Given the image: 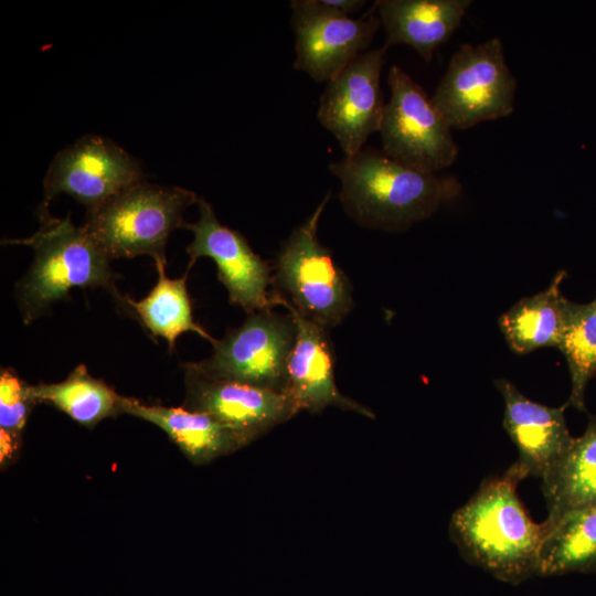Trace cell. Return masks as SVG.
Wrapping results in <instances>:
<instances>
[{"label": "cell", "mask_w": 596, "mask_h": 596, "mask_svg": "<svg viewBox=\"0 0 596 596\" xmlns=\"http://www.w3.org/2000/svg\"><path fill=\"white\" fill-rule=\"evenodd\" d=\"M329 170L340 181L339 198L349 216L386 232L406 231L462 192L456 177L413 169L375 148L344 156Z\"/></svg>", "instance_id": "6da1fadb"}, {"label": "cell", "mask_w": 596, "mask_h": 596, "mask_svg": "<svg viewBox=\"0 0 596 596\" xmlns=\"http://www.w3.org/2000/svg\"><path fill=\"white\" fill-rule=\"evenodd\" d=\"M520 481L505 471L486 479L451 515L449 534L466 561L508 583L539 574L545 535L517 494Z\"/></svg>", "instance_id": "7a4b0ae2"}, {"label": "cell", "mask_w": 596, "mask_h": 596, "mask_svg": "<svg viewBox=\"0 0 596 596\" xmlns=\"http://www.w3.org/2000/svg\"><path fill=\"white\" fill-rule=\"evenodd\" d=\"M42 225L31 236L6 240L34 252L32 264L17 284V299L24 323H30L54 302L66 299L72 288H105L117 299L110 258L70 215L58 219L43 211Z\"/></svg>", "instance_id": "3957f363"}, {"label": "cell", "mask_w": 596, "mask_h": 596, "mask_svg": "<svg viewBox=\"0 0 596 596\" xmlns=\"http://www.w3.org/2000/svg\"><path fill=\"white\" fill-rule=\"evenodd\" d=\"M198 200L191 190L142 181L87 210L83 228L110 259L149 255L166 264L168 238Z\"/></svg>", "instance_id": "277c9868"}, {"label": "cell", "mask_w": 596, "mask_h": 596, "mask_svg": "<svg viewBox=\"0 0 596 596\" xmlns=\"http://www.w3.org/2000/svg\"><path fill=\"white\" fill-rule=\"evenodd\" d=\"M329 198L330 192L284 242L274 273L275 292L327 330L340 324L353 308L351 283L318 237Z\"/></svg>", "instance_id": "5b68a950"}, {"label": "cell", "mask_w": 596, "mask_h": 596, "mask_svg": "<svg viewBox=\"0 0 596 596\" xmlns=\"http://www.w3.org/2000/svg\"><path fill=\"white\" fill-rule=\"evenodd\" d=\"M515 91L502 42L494 36L461 44L430 98L451 129L464 130L511 115Z\"/></svg>", "instance_id": "8992f818"}, {"label": "cell", "mask_w": 596, "mask_h": 596, "mask_svg": "<svg viewBox=\"0 0 596 596\" xmlns=\"http://www.w3.org/2000/svg\"><path fill=\"white\" fill-rule=\"evenodd\" d=\"M295 339L296 323L289 312L260 310L215 340L207 359L189 365L211 379L290 394L288 361Z\"/></svg>", "instance_id": "52a82bcc"}, {"label": "cell", "mask_w": 596, "mask_h": 596, "mask_svg": "<svg viewBox=\"0 0 596 596\" xmlns=\"http://www.w3.org/2000/svg\"><path fill=\"white\" fill-rule=\"evenodd\" d=\"M391 92L380 128L382 151L413 169L439 173L457 159L453 129L432 98L400 66L387 74Z\"/></svg>", "instance_id": "ba28073f"}, {"label": "cell", "mask_w": 596, "mask_h": 596, "mask_svg": "<svg viewBox=\"0 0 596 596\" xmlns=\"http://www.w3.org/2000/svg\"><path fill=\"white\" fill-rule=\"evenodd\" d=\"M294 67L316 82L328 83L358 55L368 51L382 23L375 6L353 19L323 0H292Z\"/></svg>", "instance_id": "9c48e42d"}, {"label": "cell", "mask_w": 596, "mask_h": 596, "mask_svg": "<svg viewBox=\"0 0 596 596\" xmlns=\"http://www.w3.org/2000/svg\"><path fill=\"white\" fill-rule=\"evenodd\" d=\"M196 204L198 221L183 225L193 233L187 247L190 257L187 273L198 258L210 257L233 305L243 308L247 315L273 309L276 294L272 266L252 249L243 234L219 221L204 198H199Z\"/></svg>", "instance_id": "30bf717a"}, {"label": "cell", "mask_w": 596, "mask_h": 596, "mask_svg": "<svg viewBox=\"0 0 596 596\" xmlns=\"http://www.w3.org/2000/svg\"><path fill=\"white\" fill-rule=\"evenodd\" d=\"M145 181L140 163L113 140L88 135L58 151L43 180L44 207L64 193L96 207Z\"/></svg>", "instance_id": "8fae6325"}, {"label": "cell", "mask_w": 596, "mask_h": 596, "mask_svg": "<svg viewBox=\"0 0 596 596\" xmlns=\"http://www.w3.org/2000/svg\"><path fill=\"white\" fill-rule=\"evenodd\" d=\"M386 50L383 45L358 55L327 83L320 96L318 120L334 136L344 156L360 151L380 131L386 104L381 89Z\"/></svg>", "instance_id": "7c38bea8"}, {"label": "cell", "mask_w": 596, "mask_h": 596, "mask_svg": "<svg viewBox=\"0 0 596 596\" xmlns=\"http://www.w3.org/2000/svg\"><path fill=\"white\" fill-rule=\"evenodd\" d=\"M185 398L182 407L209 414L253 441L300 412L287 393L205 376L183 364Z\"/></svg>", "instance_id": "4fadbf2b"}, {"label": "cell", "mask_w": 596, "mask_h": 596, "mask_svg": "<svg viewBox=\"0 0 596 596\" xmlns=\"http://www.w3.org/2000/svg\"><path fill=\"white\" fill-rule=\"evenodd\" d=\"M494 385L503 397L502 425L518 449L517 460L507 469L515 479H542L568 450L574 438L566 424L565 409L528 398L505 379Z\"/></svg>", "instance_id": "5bb4252c"}, {"label": "cell", "mask_w": 596, "mask_h": 596, "mask_svg": "<svg viewBox=\"0 0 596 596\" xmlns=\"http://www.w3.org/2000/svg\"><path fill=\"white\" fill-rule=\"evenodd\" d=\"M296 323V339L288 361L289 393L300 411L320 413L333 406L374 418V413L343 395L334 380V352L328 330L300 315L276 292Z\"/></svg>", "instance_id": "9a60e30c"}, {"label": "cell", "mask_w": 596, "mask_h": 596, "mask_svg": "<svg viewBox=\"0 0 596 596\" xmlns=\"http://www.w3.org/2000/svg\"><path fill=\"white\" fill-rule=\"evenodd\" d=\"M121 412L161 428L194 465L209 464L253 441L215 417L182 406L148 405L124 396Z\"/></svg>", "instance_id": "2e32d148"}, {"label": "cell", "mask_w": 596, "mask_h": 596, "mask_svg": "<svg viewBox=\"0 0 596 596\" xmlns=\"http://www.w3.org/2000/svg\"><path fill=\"white\" fill-rule=\"evenodd\" d=\"M471 0H379L385 46L406 44L429 62L461 25Z\"/></svg>", "instance_id": "e0dca14e"}, {"label": "cell", "mask_w": 596, "mask_h": 596, "mask_svg": "<svg viewBox=\"0 0 596 596\" xmlns=\"http://www.w3.org/2000/svg\"><path fill=\"white\" fill-rule=\"evenodd\" d=\"M541 487L547 509L545 528L568 512L596 503V415L541 479Z\"/></svg>", "instance_id": "ac0fdd59"}, {"label": "cell", "mask_w": 596, "mask_h": 596, "mask_svg": "<svg viewBox=\"0 0 596 596\" xmlns=\"http://www.w3.org/2000/svg\"><path fill=\"white\" fill-rule=\"evenodd\" d=\"M558 272L544 290L520 299L498 320L509 348L525 354L543 347H558L563 329L565 297L560 286L565 278Z\"/></svg>", "instance_id": "d6986e66"}, {"label": "cell", "mask_w": 596, "mask_h": 596, "mask_svg": "<svg viewBox=\"0 0 596 596\" xmlns=\"http://www.w3.org/2000/svg\"><path fill=\"white\" fill-rule=\"evenodd\" d=\"M573 572H596V503L568 512L545 528L539 575Z\"/></svg>", "instance_id": "ffe728a7"}, {"label": "cell", "mask_w": 596, "mask_h": 596, "mask_svg": "<svg viewBox=\"0 0 596 596\" xmlns=\"http://www.w3.org/2000/svg\"><path fill=\"white\" fill-rule=\"evenodd\" d=\"M158 280L151 291L141 300L124 297L146 329L155 337L163 338L173 351L177 338L185 332H194L202 338L215 342L193 319L192 305L187 290V275L180 278H169L166 275V264L156 263Z\"/></svg>", "instance_id": "44dd1931"}, {"label": "cell", "mask_w": 596, "mask_h": 596, "mask_svg": "<svg viewBox=\"0 0 596 596\" xmlns=\"http://www.w3.org/2000/svg\"><path fill=\"white\" fill-rule=\"evenodd\" d=\"M30 391L36 403L50 404L89 428L123 414L124 396L92 376L84 364L77 365L62 382L30 385Z\"/></svg>", "instance_id": "7402d4cb"}, {"label": "cell", "mask_w": 596, "mask_h": 596, "mask_svg": "<svg viewBox=\"0 0 596 596\" xmlns=\"http://www.w3.org/2000/svg\"><path fill=\"white\" fill-rule=\"evenodd\" d=\"M557 348L566 358L571 375L567 403L585 412L586 386L596 376V307L593 302L576 304L565 298Z\"/></svg>", "instance_id": "603a6c76"}, {"label": "cell", "mask_w": 596, "mask_h": 596, "mask_svg": "<svg viewBox=\"0 0 596 596\" xmlns=\"http://www.w3.org/2000/svg\"><path fill=\"white\" fill-rule=\"evenodd\" d=\"M30 385L11 369L0 373V430L21 439L23 428L33 405Z\"/></svg>", "instance_id": "cb8c5ba5"}, {"label": "cell", "mask_w": 596, "mask_h": 596, "mask_svg": "<svg viewBox=\"0 0 596 596\" xmlns=\"http://www.w3.org/2000/svg\"><path fill=\"white\" fill-rule=\"evenodd\" d=\"M20 443L21 439L0 430V461L2 467L15 456V453L19 450Z\"/></svg>", "instance_id": "d4e9b609"}, {"label": "cell", "mask_w": 596, "mask_h": 596, "mask_svg": "<svg viewBox=\"0 0 596 596\" xmlns=\"http://www.w3.org/2000/svg\"><path fill=\"white\" fill-rule=\"evenodd\" d=\"M326 4L332 7L333 9L347 14L350 17V14L358 12L361 10L366 1L364 0H323Z\"/></svg>", "instance_id": "484cf974"}, {"label": "cell", "mask_w": 596, "mask_h": 596, "mask_svg": "<svg viewBox=\"0 0 596 596\" xmlns=\"http://www.w3.org/2000/svg\"><path fill=\"white\" fill-rule=\"evenodd\" d=\"M594 304V306L596 307V298L592 301Z\"/></svg>", "instance_id": "4316f807"}]
</instances>
